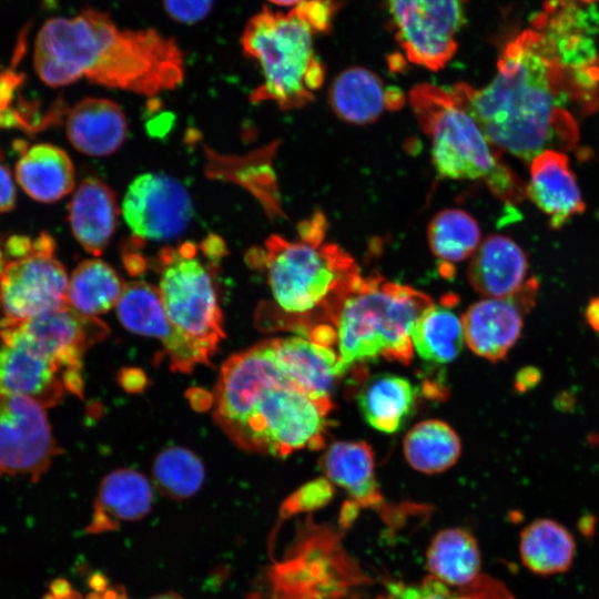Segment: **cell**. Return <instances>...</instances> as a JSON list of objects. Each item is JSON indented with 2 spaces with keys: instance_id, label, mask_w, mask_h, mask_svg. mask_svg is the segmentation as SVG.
Masks as SVG:
<instances>
[{
  "instance_id": "42",
  "label": "cell",
  "mask_w": 599,
  "mask_h": 599,
  "mask_svg": "<svg viewBox=\"0 0 599 599\" xmlns=\"http://www.w3.org/2000/svg\"><path fill=\"white\" fill-rule=\"evenodd\" d=\"M120 379L123 387L129 392H139L145 385V376L139 369L123 370Z\"/></svg>"
},
{
  "instance_id": "16",
  "label": "cell",
  "mask_w": 599,
  "mask_h": 599,
  "mask_svg": "<svg viewBox=\"0 0 599 599\" xmlns=\"http://www.w3.org/2000/svg\"><path fill=\"white\" fill-rule=\"evenodd\" d=\"M0 392L44 408L59 404L67 392L62 369L14 331L0 328Z\"/></svg>"
},
{
  "instance_id": "44",
  "label": "cell",
  "mask_w": 599,
  "mask_h": 599,
  "mask_svg": "<svg viewBox=\"0 0 599 599\" xmlns=\"http://www.w3.org/2000/svg\"><path fill=\"white\" fill-rule=\"evenodd\" d=\"M268 1L275 6L294 8L306 0H268Z\"/></svg>"
},
{
  "instance_id": "14",
  "label": "cell",
  "mask_w": 599,
  "mask_h": 599,
  "mask_svg": "<svg viewBox=\"0 0 599 599\" xmlns=\"http://www.w3.org/2000/svg\"><path fill=\"white\" fill-rule=\"evenodd\" d=\"M193 213L186 189L166 174L144 173L129 185L122 214L138 240L169 241L187 227Z\"/></svg>"
},
{
  "instance_id": "21",
  "label": "cell",
  "mask_w": 599,
  "mask_h": 599,
  "mask_svg": "<svg viewBox=\"0 0 599 599\" xmlns=\"http://www.w3.org/2000/svg\"><path fill=\"white\" fill-rule=\"evenodd\" d=\"M328 102L339 119L353 124H367L376 121L385 110L400 109L405 97L397 88L385 87L370 70L352 67L334 79Z\"/></svg>"
},
{
  "instance_id": "29",
  "label": "cell",
  "mask_w": 599,
  "mask_h": 599,
  "mask_svg": "<svg viewBox=\"0 0 599 599\" xmlns=\"http://www.w3.org/2000/svg\"><path fill=\"white\" fill-rule=\"evenodd\" d=\"M416 398L413 384L393 374L376 375L358 394V405L365 420L383 433H395L412 415Z\"/></svg>"
},
{
  "instance_id": "15",
  "label": "cell",
  "mask_w": 599,
  "mask_h": 599,
  "mask_svg": "<svg viewBox=\"0 0 599 599\" xmlns=\"http://www.w3.org/2000/svg\"><path fill=\"white\" fill-rule=\"evenodd\" d=\"M115 307L126 329L161 342L173 370L191 373L196 365L209 364L211 356L170 321L158 287L142 281L125 284Z\"/></svg>"
},
{
  "instance_id": "41",
  "label": "cell",
  "mask_w": 599,
  "mask_h": 599,
  "mask_svg": "<svg viewBox=\"0 0 599 599\" xmlns=\"http://www.w3.org/2000/svg\"><path fill=\"white\" fill-rule=\"evenodd\" d=\"M94 591L87 599H128L120 587H109L103 576H94L91 581Z\"/></svg>"
},
{
  "instance_id": "17",
  "label": "cell",
  "mask_w": 599,
  "mask_h": 599,
  "mask_svg": "<svg viewBox=\"0 0 599 599\" xmlns=\"http://www.w3.org/2000/svg\"><path fill=\"white\" fill-rule=\"evenodd\" d=\"M526 195L555 230L586 210L568 156L561 150H546L530 161Z\"/></svg>"
},
{
  "instance_id": "9",
  "label": "cell",
  "mask_w": 599,
  "mask_h": 599,
  "mask_svg": "<svg viewBox=\"0 0 599 599\" xmlns=\"http://www.w3.org/2000/svg\"><path fill=\"white\" fill-rule=\"evenodd\" d=\"M54 252L47 233L0 237V327L68 305L69 277Z\"/></svg>"
},
{
  "instance_id": "22",
  "label": "cell",
  "mask_w": 599,
  "mask_h": 599,
  "mask_svg": "<svg viewBox=\"0 0 599 599\" xmlns=\"http://www.w3.org/2000/svg\"><path fill=\"white\" fill-rule=\"evenodd\" d=\"M321 467L327 479L342 487L357 508L383 511L389 524L390 511L375 478L374 454L365 441H335L324 453Z\"/></svg>"
},
{
  "instance_id": "19",
  "label": "cell",
  "mask_w": 599,
  "mask_h": 599,
  "mask_svg": "<svg viewBox=\"0 0 599 599\" xmlns=\"http://www.w3.org/2000/svg\"><path fill=\"white\" fill-rule=\"evenodd\" d=\"M528 260L522 248L505 235H489L470 257L467 277L488 298H512L528 283Z\"/></svg>"
},
{
  "instance_id": "23",
  "label": "cell",
  "mask_w": 599,
  "mask_h": 599,
  "mask_svg": "<svg viewBox=\"0 0 599 599\" xmlns=\"http://www.w3.org/2000/svg\"><path fill=\"white\" fill-rule=\"evenodd\" d=\"M152 500V488L143 474L129 468L116 469L102 479L85 530L101 534L141 519L150 511Z\"/></svg>"
},
{
  "instance_id": "34",
  "label": "cell",
  "mask_w": 599,
  "mask_h": 599,
  "mask_svg": "<svg viewBox=\"0 0 599 599\" xmlns=\"http://www.w3.org/2000/svg\"><path fill=\"white\" fill-rule=\"evenodd\" d=\"M158 490L175 500L187 499L201 488L205 470L201 459L184 447H167L158 454L153 464Z\"/></svg>"
},
{
  "instance_id": "7",
  "label": "cell",
  "mask_w": 599,
  "mask_h": 599,
  "mask_svg": "<svg viewBox=\"0 0 599 599\" xmlns=\"http://www.w3.org/2000/svg\"><path fill=\"white\" fill-rule=\"evenodd\" d=\"M316 33L300 4L287 13L264 8L247 21L242 49L263 73L252 102H275L286 111L314 101L325 78V67L314 49Z\"/></svg>"
},
{
  "instance_id": "3",
  "label": "cell",
  "mask_w": 599,
  "mask_h": 599,
  "mask_svg": "<svg viewBox=\"0 0 599 599\" xmlns=\"http://www.w3.org/2000/svg\"><path fill=\"white\" fill-rule=\"evenodd\" d=\"M332 400H317L284 373L273 341L232 355L221 367L214 418L240 448L286 457L324 446Z\"/></svg>"
},
{
  "instance_id": "28",
  "label": "cell",
  "mask_w": 599,
  "mask_h": 599,
  "mask_svg": "<svg viewBox=\"0 0 599 599\" xmlns=\"http://www.w3.org/2000/svg\"><path fill=\"white\" fill-rule=\"evenodd\" d=\"M430 576L460 588L475 581L481 572V555L476 538L459 527L438 531L427 549Z\"/></svg>"
},
{
  "instance_id": "20",
  "label": "cell",
  "mask_w": 599,
  "mask_h": 599,
  "mask_svg": "<svg viewBox=\"0 0 599 599\" xmlns=\"http://www.w3.org/2000/svg\"><path fill=\"white\" fill-rule=\"evenodd\" d=\"M522 312L514 298L474 303L461 316L465 343L487 361L504 359L521 335Z\"/></svg>"
},
{
  "instance_id": "6",
  "label": "cell",
  "mask_w": 599,
  "mask_h": 599,
  "mask_svg": "<svg viewBox=\"0 0 599 599\" xmlns=\"http://www.w3.org/2000/svg\"><path fill=\"white\" fill-rule=\"evenodd\" d=\"M432 304L428 295L414 287L379 274L362 276L336 318V343L344 365L349 368L378 357L409 364L413 326Z\"/></svg>"
},
{
  "instance_id": "24",
  "label": "cell",
  "mask_w": 599,
  "mask_h": 599,
  "mask_svg": "<svg viewBox=\"0 0 599 599\" xmlns=\"http://www.w3.org/2000/svg\"><path fill=\"white\" fill-rule=\"evenodd\" d=\"M65 131L79 152L106 156L125 141L128 122L115 102L104 98H85L68 112Z\"/></svg>"
},
{
  "instance_id": "35",
  "label": "cell",
  "mask_w": 599,
  "mask_h": 599,
  "mask_svg": "<svg viewBox=\"0 0 599 599\" xmlns=\"http://www.w3.org/2000/svg\"><path fill=\"white\" fill-rule=\"evenodd\" d=\"M386 589L384 599H516L502 581L487 573L460 588L450 587L429 575L414 585L388 582Z\"/></svg>"
},
{
  "instance_id": "38",
  "label": "cell",
  "mask_w": 599,
  "mask_h": 599,
  "mask_svg": "<svg viewBox=\"0 0 599 599\" xmlns=\"http://www.w3.org/2000/svg\"><path fill=\"white\" fill-rule=\"evenodd\" d=\"M213 0H163L165 12L176 22L192 24L211 11Z\"/></svg>"
},
{
  "instance_id": "27",
  "label": "cell",
  "mask_w": 599,
  "mask_h": 599,
  "mask_svg": "<svg viewBox=\"0 0 599 599\" xmlns=\"http://www.w3.org/2000/svg\"><path fill=\"white\" fill-rule=\"evenodd\" d=\"M575 554L573 536L554 519H536L520 532V560L535 575L548 577L566 572L573 562Z\"/></svg>"
},
{
  "instance_id": "40",
  "label": "cell",
  "mask_w": 599,
  "mask_h": 599,
  "mask_svg": "<svg viewBox=\"0 0 599 599\" xmlns=\"http://www.w3.org/2000/svg\"><path fill=\"white\" fill-rule=\"evenodd\" d=\"M541 378L542 374L539 368L535 366H526L517 372L514 387L518 393L525 394L536 388Z\"/></svg>"
},
{
  "instance_id": "26",
  "label": "cell",
  "mask_w": 599,
  "mask_h": 599,
  "mask_svg": "<svg viewBox=\"0 0 599 599\" xmlns=\"http://www.w3.org/2000/svg\"><path fill=\"white\" fill-rule=\"evenodd\" d=\"M16 179L31 199L43 203L61 200L75 184L67 152L48 143L23 148L16 164Z\"/></svg>"
},
{
  "instance_id": "30",
  "label": "cell",
  "mask_w": 599,
  "mask_h": 599,
  "mask_svg": "<svg viewBox=\"0 0 599 599\" xmlns=\"http://www.w3.org/2000/svg\"><path fill=\"white\" fill-rule=\"evenodd\" d=\"M124 285L104 261L84 260L69 277L68 305L81 315L98 317L116 306Z\"/></svg>"
},
{
  "instance_id": "1",
  "label": "cell",
  "mask_w": 599,
  "mask_h": 599,
  "mask_svg": "<svg viewBox=\"0 0 599 599\" xmlns=\"http://www.w3.org/2000/svg\"><path fill=\"white\" fill-rule=\"evenodd\" d=\"M598 87L599 65L567 64L531 28L506 43L487 85L459 82L448 91L497 150L531 161L575 144L579 133L569 105L590 102Z\"/></svg>"
},
{
  "instance_id": "10",
  "label": "cell",
  "mask_w": 599,
  "mask_h": 599,
  "mask_svg": "<svg viewBox=\"0 0 599 599\" xmlns=\"http://www.w3.org/2000/svg\"><path fill=\"white\" fill-rule=\"evenodd\" d=\"M159 293L173 325L212 356L225 334L209 265L191 242L164 247L156 257Z\"/></svg>"
},
{
  "instance_id": "36",
  "label": "cell",
  "mask_w": 599,
  "mask_h": 599,
  "mask_svg": "<svg viewBox=\"0 0 599 599\" xmlns=\"http://www.w3.org/2000/svg\"><path fill=\"white\" fill-rule=\"evenodd\" d=\"M331 484L329 480L319 478L304 485L283 504L281 516L283 518L290 517L323 507L333 497Z\"/></svg>"
},
{
  "instance_id": "43",
  "label": "cell",
  "mask_w": 599,
  "mask_h": 599,
  "mask_svg": "<svg viewBox=\"0 0 599 599\" xmlns=\"http://www.w3.org/2000/svg\"><path fill=\"white\" fill-rule=\"evenodd\" d=\"M585 318L593 331L599 332V297L589 301L585 309Z\"/></svg>"
},
{
  "instance_id": "39",
  "label": "cell",
  "mask_w": 599,
  "mask_h": 599,
  "mask_svg": "<svg viewBox=\"0 0 599 599\" xmlns=\"http://www.w3.org/2000/svg\"><path fill=\"white\" fill-rule=\"evenodd\" d=\"M16 203V186L9 169L0 163V213L13 209Z\"/></svg>"
},
{
  "instance_id": "45",
  "label": "cell",
  "mask_w": 599,
  "mask_h": 599,
  "mask_svg": "<svg viewBox=\"0 0 599 599\" xmlns=\"http://www.w3.org/2000/svg\"><path fill=\"white\" fill-rule=\"evenodd\" d=\"M152 599H183L181 596L174 592H167L164 595H159L156 597H153Z\"/></svg>"
},
{
  "instance_id": "12",
  "label": "cell",
  "mask_w": 599,
  "mask_h": 599,
  "mask_svg": "<svg viewBox=\"0 0 599 599\" xmlns=\"http://www.w3.org/2000/svg\"><path fill=\"white\" fill-rule=\"evenodd\" d=\"M10 328L52 359L63 372L68 392L82 396V357L94 343L108 335L98 317L77 313L69 305L47 311Z\"/></svg>"
},
{
  "instance_id": "8",
  "label": "cell",
  "mask_w": 599,
  "mask_h": 599,
  "mask_svg": "<svg viewBox=\"0 0 599 599\" xmlns=\"http://www.w3.org/2000/svg\"><path fill=\"white\" fill-rule=\"evenodd\" d=\"M272 599H357L367 581L332 527L308 521L270 570Z\"/></svg>"
},
{
  "instance_id": "31",
  "label": "cell",
  "mask_w": 599,
  "mask_h": 599,
  "mask_svg": "<svg viewBox=\"0 0 599 599\" xmlns=\"http://www.w3.org/2000/svg\"><path fill=\"white\" fill-rule=\"evenodd\" d=\"M410 339L414 351L423 359L435 364L450 363L458 357L465 342L461 317L448 303H433L414 324Z\"/></svg>"
},
{
  "instance_id": "37",
  "label": "cell",
  "mask_w": 599,
  "mask_h": 599,
  "mask_svg": "<svg viewBox=\"0 0 599 599\" xmlns=\"http://www.w3.org/2000/svg\"><path fill=\"white\" fill-rule=\"evenodd\" d=\"M22 75L0 67V128H30L28 114L13 108Z\"/></svg>"
},
{
  "instance_id": "32",
  "label": "cell",
  "mask_w": 599,
  "mask_h": 599,
  "mask_svg": "<svg viewBox=\"0 0 599 599\" xmlns=\"http://www.w3.org/2000/svg\"><path fill=\"white\" fill-rule=\"evenodd\" d=\"M461 445L458 435L445 422L427 419L416 424L405 436L404 455L423 474H438L456 464Z\"/></svg>"
},
{
  "instance_id": "11",
  "label": "cell",
  "mask_w": 599,
  "mask_h": 599,
  "mask_svg": "<svg viewBox=\"0 0 599 599\" xmlns=\"http://www.w3.org/2000/svg\"><path fill=\"white\" fill-rule=\"evenodd\" d=\"M466 2L386 0L396 41L412 63L437 71L451 60L466 23Z\"/></svg>"
},
{
  "instance_id": "5",
  "label": "cell",
  "mask_w": 599,
  "mask_h": 599,
  "mask_svg": "<svg viewBox=\"0 0 599 599\" xmlns=\"http://www.w3.org/2000/svg\"><path fill=\"white\" fill-rule=\"evenodd\" d=\"M409 102L432 142V161L440 177L480 180L508 204L526 195L521 180L505 164L476 121L448 90L429 83L415 85Z\"/></svg>"
},
{
  "instance_id": "13",
  "label": "cell",
  "mask_w": 599,
  "mask_h": 599,
  "mask_svg": "<svg viewBox=\"0 0 599 599\" xmlns=\"http://www.w3.org/2000/svg\"><path fill=\"white\" fill-rule=\"evenodd\" d=\"M59 453L44 407L0 392V475L38 481Z\"/></svg>"
},
{
  "instance_id": "2",
  "label": "cell",
  "mask_w": 599,
  "mask_h": 599,
  "mask_svg": "<svg viewBox=\"0 0 599 599\" xmlns=\"http://www.w3.org/2000/svg\"><path fill=\"white\" fill-rule=\"evenodd\" d=\"M33 64L50 87L85 78L143 95L175 89L184 78L183 53L174 39L153 29L120 28L95 9L45 21L35 37Z\"/></svg>"
},
{
  "instance_id": "4",
  "label": "cell",
  "mask_w": 599,
  "mask_h": 599,
  "mask_svg": "<svg viewBox=\"0 0 599 599\" xmlns=\"http://www.w3.org/2000/svg\"><path fill=\"white\" fill-rule=\"evenodd\" d=\"M327 224L321 212L298 225L300 240L271 235L260 252L277 306L288 315H329L336 324L346 296L362 277L353 256L326 242Z\"/></svg>"
},
{
  "instance_id": "25",
  "label": "cell",
  "mask_w": 599,
  "mask_h": 599,
  "mask_svg": "<svg viewBox=\"0 0 599 599\" xmlns=\"http://www.w3.org/2000/svg\"><path fill=\"white\" fill-rule=\"evenodd\" d=\"M119 207L114 192L95 177L84 179L69 203V223L77 242L99 256L116 227Z\"/></svg>"
},
{
  "instance_id": "18",
  "label": "cell",
  "mask_w": 599,
  "mask_h": 599,
  "mask_svg": "<svg viewBox=\"0 0 599 599\" xmlns=\"http://www.w3.org/2000/svg\"><path fill=\"white\" fill-rule=\"evenodd\" d=\"M273 346L282 369L301 390L331 400L333 387L348 369L332 346L302 336L273 338Z\"/></svg>"
},
{
  "instance_id": "33",
  "label": "cell",
  "mask_w": 599,
  "mask_h": 599,
  "mask_svg": "<svg viewBox=\"0 0 599 599\" xmlns=\"http://www.w3.org/2000/svg\"><path fill=\"white\" fill-rule=\"evenodd\" d=\"M433 254L447 267L470 258L480 244V230L476 220L459 209L438 212L427 230Z\"/></svg>"
}]
</instances>
